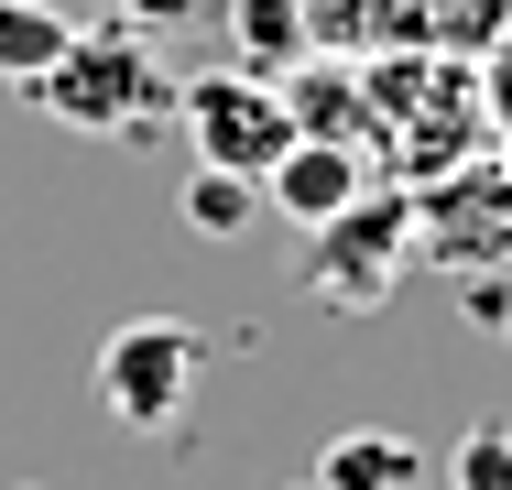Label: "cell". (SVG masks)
I'll list each match as a JSON object with an SVG mask.
<instances>
[{"label": "cell", "instance_id": "cell-1", "mask_svg": "<svg viewBox=\"0 0 512 490\" xmlns=\"http://www.w3.org/2000/svg\"><path fill=\"white\" fill-rule=\"evenodd\" d=\"M22 98H33L44 120L99 131V142H109V131H153V120L175 109V77L153 66V33H131V22H99V33H88V22H77L66 55H55Z\"/></svg>", "mask_w": 512, "mask_h": 490}, {"label": "cell", "instance_id": "cell-2", "mask_svg": "<svg viewBox=\"0 0 512 490\" xmlns=\"http://www.w3.org/2000/svg\"><path fill=\"white\" fill-rule=\"evenodd\" d=\"M306 240L316 251H295V284L316 305H338V316H371L414 262V186H360L338 218H316Z\"/></svg>", "mask_w": 512, "mask_h": 490}, {"label": "cell", "instance_id": "cell-3", "mask_svg": "<svg viewBox=\"0 0 512 490\" xmlns=\"http://www.w3.org/2000/svg\"><path fill=\"white\" fill-rule=\"evenodd\" d=\"M197 371H207V338L186 316H120L99 338V414L120 436H175L186 403H197Z\"/></svg>", "mask_w": 512, "mask_h": 490}, {"label": "cell", "instance_id": "cell-4", "mask_svg": "<svg viewBox=\"0 0 512 490\" xmlns=\"http://www.w3.org/2000/svg\"><path fill=\"white\" fill-rule=\"evenodd\" d=\"M175 120H186V142H197V164H229V175H273L284 164V142H295V109L273 77H251V66H207L175 88Z\"/></svg>", "mask_w": 512, "mask_h": 490}, {"label": "cell", "instance_id": "cell-5", "mask_svg": "<svg viewBox=\"0 0 512 490\" xmlns=\"http://www.w3.org/2000/svg\"><path fill=\"white\" fill-rule=\"evenodd\" d=\"M414 251H436L458 284L512 262V175L502 164H447L436 186H414Z\"/></svg>", "mask_w": 512, "mask_h": 490}, {"label": "cell", "instance_id": "cell-6", "mask_svg": "<svg viewBox=\"0 0 512 490\" xmlns=\"http://www.w3.org/2000/svg\"><path fill=\"white\" fill-rule=\"evenodd\" d=\"M371 186V153H349V142H284V164L262 175V207L284 218V229H316V218H338L349 196Z\"/></svg>", "mask_w": 512, "mask_h": 490}, {"label": "cell", "instance_id": "cell-7", "mask_svg": "<svg viewBox=\"0 0 512 490\" xmlns=\"http://www.w3.org/2000/svg\"><path fill=\"white\" fill-rule=\"evenodd\" d=\"M436 480V458L393 436V425H349V436H327V458L306 469V490H425Z\"/></svg>", "mask_w": 512, "mask_h": 490}, {"label": "cell", "instance_id": "cell-8", "mask_svg": "<svg viewBox=\"0 0 512 490\" xmlns=\"http://www.w3.org/2000/svg\"><path fill=\"white\" fill-rule=\"evenodd\" d=\"M218 22H229V44H240L229 66H251V77H273V88H284V66H306V44H316L306 0H229Z\"/></svg>", "mask_w": 512, "mask_h": 490}, {"label": "cell", "instance_id": "cell-9", "mask_svg": "<svg viewBox=\"0 0 512 490\" xmlns=\"http://www.w3.org/2000/svg\"><path fill=\"white\" fill-rule=\"evenodd\" d=\"M66 33H77V22H66L55 0H0V88H33V77L66 55Z\"/></svg>", "mask_w": 512, "mask_h": 490}, {"label": "cell", "instance_id": "cell-10", "mask_svg": "<svg viewBox=\"0 0 512 490\" xmlns=\"http://www.w3.org/2000/svg\"><path fill=\"white\" fill-rule=\"evenodd\" d=\"M251 218H262V186H251V175H229V164H197V175H186V229L240 240Z\"/></svg>", "mask_w": 512, "mask_h": 490}, {"label": "cell", "instance_id": "cell-11", "mask_svg": "<svg viewBox=\"0 0 512 490\" xmlns=\"http://www.w3.org/2000/svg\"><path fill=\"white\" fill-rule=\"evenodd\" d=\"M447 490H512V425H469L447 447Z\"/></svg>", "mask_w": 512, "mask_h": 490}, {"label": "cell", "instance_id": "cell-12", "mask_svg": "<svg viewBox=\"0 0 512 490\" xmlns=\"http://www.w3.org/2000/svg\"><path fill=\"white\" fill-rule=\"evenodd\" d=\"M109 11H120L131 33H186V22H218L229 0H109Z\"/></svg>", "mask_w": 512, "mask_h": 490}, {"label": "cell", "instance_id": "cell-13", "mask_svg": "<svg viewBox=\"0 0 512 490\" xmlns=\"http://www.w3.org/2000/svg\"><path fill=\"white\" fill-rule=\"evenodd\" d=\"M22 490H44V480H22Z\"/></svg>", "mask_w": 512, "mask_h": 490}]
</instances>
